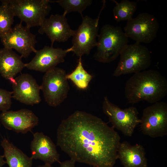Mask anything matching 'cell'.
<instances>
[{"label": "cell", "instance_id": "24", "mask_svg": "<svg viewBox=\"0 0 167 167\" xmlns=\"http://www.w3.org/2000/svg\"><path fill=\"white\" fill-rule=\"evenodd\" d=\"M12 92L0 88V110H8L12 104Z\"/></svg>", "mask_w": 167, "mask_h": 167}, {"label": "cell", "instance_id": "4", "mask_svg": "<svg viewBox=\"0 0 167 167\" xmlns=\"http://www.w3.org/2000/svg\"><path fill=\"white\" fill-rule=\"evenodd\" d=\"M120 56L119 61L113 73L114 76L144 71L151 64V56L149 50L140 43L128 44Z\"/></svg>", "mask_w": 167, "mask_h": 167}, {"label": "cell", "instance_id": "16", "mask_svg": "<svg viewBox=\"0 0 167 167\" xmlns=\"http://www.w3.org/2000/svg\"><path fill=\"white\" fill-rule=\"evenodd\" d=\"M30 149L31 157L33 159H39L45 164L50 165L61 162L60 155L55 144L49 136L42 132H36L33 134Z\"/></svg>", "mask_w": 167, "mask_h": 167}, {"label": "cell", "instance_id": "8", "mask_svg": "<svg viewBox=\"0 0 167 167\" xmlns=\"http://www.w3.org/2000/svg\"><path fill=\"white\" fill-rule=\"evenodd\" d=\"M143 134L152 138L161 137L167 134V104L159 101L145 108L140 121Z\"/></svg>", "mask_w": 167, "mask_h": 167}, {"label": "cell", "instance_id": "20", "mask_svg": "<svg viewBox=\"0 0 167 167\" xmlns=\"http://www.w3.org/2000/svg\"><path fill=\"white\" fill-rule=\"evenodd\" d=\"M93 76L84 69L81 58H79L78 64L75 69L70 73L67 74V79L71 80L79 89H87Z\"/></svg>", "mask_w": 167, "mask_h": 167}, {"label": "cell", "instance_id": "12", "mask_svg": "<svg viewBox=\"0 0 167 167\" xmlns=\"http://www.w3.org/2000/svg\"><path fill=\"white\" fill-rule=\"evenodd\" d=\"M70 52V48L64 50L54 48L53 46H45L36 50L35 56L30 62L25 63V67L31 70L45 73L63 62L66 54Z\"/></svg>", "mask_w": 167, "mask_h": 167}, {"label": "cell", "instance_id": "28", "mask_svg": "<svg viewBox=\"0 0 167 167\" xmlns=\"http://www.w3.org/2000/svg\"><path fill=\"white\" fill-rule=\"evenodd\" d=\"M1 120L0 119V126H1Z\"/></svg>", "mask_w": 167, "mask_h": 167}, {"label": "cell", "instance_id": "11", "mask_svg": "<svg viewBox=\"0 0 167 167\" xmlns=\"http://www.w3.org/2000/svg\"><path fill=\"white\" fill-rule=\"evenodd\" d=\"M22 22L17 24L10 30L1 38L4 47L14 49L22 57L26 58L32 52L37 50L36 36L32 33L30 28L23 26Z\"/></svg>", "mask_w": 167, "mask_h": 167}, {"label": "cell", "instance_id": "17", "mask_svg": "<svg viewBox=\"0 0 167 167\" xmlns=\"http://www.w3.org/2000/svg\"><path fill=\"white\" fill-rule=\"evenodd\" d=\"M118 158L124 167H147V160L143 147L136 144L131 145L125 141L120 143Z\"/></svg>", "mask_w": 167, "mask_h": 167}, {"label": "cell", "instance_id": "2", "mask_svg": "<svg viewBox=\"0 0 167 167\" xmlns=\"http://www.w3.org/2000/svg\"><path fill=\"white\" fill-rule=\"evenodd\" d=\"M124 93L130 103L145 101L153 104L160 101L166 96L167 80L158 71H143L134 73L128 79Z\"/></svg>", "mask_w": 167, "mask_h": 167}, {"label": "cell", "instance_id": "9", "mask_svg": "<svg viewBox=\"0 0 167 167\" xmlns=\"http://www.w3.org/2000/svg\"><path fill=\"white\" fill-rule=\"evenodd\" d=\"M159 28L158 21L153 15L143 12L127 21L124 32L135 42L148 44L156 37Z\"/></svg>", "mask_w": 167, "mask_h": 167}, {"label": "cell", "instance_id": "27", "mask_svg": "<svg viewBox=\"0 0 167 167\" xmlns=\"http://www.w3.org/2000/svg\"><path fill=\"white\" fill-rule=\"evenodd\" d=\"M36 167H53L51 166V165L48 164H45L44 165H39Z\"/></svg>", "mask_w": 167, "mask_h": 167}, {"label": "cell", "instance_id": "18", "mask_svg": "<svg viewBox=\"0 0 167 167\" xmlns=\"http://www.w3.org/2000/svg\"><path fill=\"white\" fill-rule=\"evenodd\" d=\"M22 58L13 49L4 47L0 49V74L11 84L16 75L25 67Z\"/></svg>", "mask_w": 167, "mask_h": 167}, {"label": "cell", "instance_id": "5", "mask_svg": "<svg viewBox=\"0 0 167 167\" xmlns=\"http://www.w3.org/2000/svg\"><path fill=\"white\" fill-rule=\"evenodd\" d=\"M15 16L30 28L40 26L51 10L49 0H7Z\"/></svg>", "mask_w": 167, "mask_h": 167}, {"label": "cell", "instance_id": "1", "mask_svg": "<svg viewBox=\"0 0 167 167\" xmlns=\"http://www.w3.org/2000/svg\"><path fill=\"white\" fill-rule=\"evenodd\" d=\"M57 145L75 162L93 167H113L120 137L113 127L85 111L77 110L63 120L57 132Z\"/></svg>", "mask_w": 167, "mask_h": 167}, {"label": "cell", "instance_id": "22", "mask_svg": "<svg viewBox=\"0 0 167 167\" xmlns=\"http://www.w3.org/2000/svg\"><path fill=\"white\" fill-rule=\"evenodd\" d=\"M1 1L2 4L0 6V38L11 29L15 16L7 0Z\"/></svg>", "mask_w": 167, "mask_h": 167}, {"label": "cell", "instance_id": "10", "mask_svg": "<svg viewBox=\"0 0 167 167\" xmlns=\"http://www.w3.org/2000/svg\"><path fill=\"white\" fill-rule=\"evenodd\" d=\"M82 17V21L78 28L75 30L72 36V46L70 48L79 58L89 54L97 44L99 16L93 19L88 16Z\"/></svg>", "mask_w": 167, "mask_h": 167}, {"label": "cell", "instance_id": "23", "mask_svg": "<svg viewBox=\"0 0 167 167\" xmlns=\"http://www.w3.org/2000/svg\"><path fill=\"white\" fill-rule=\"evenodd\" d=\"M52 3H58L64 10V14L66 15L72 12L82 13L92 2V0H58L52 1Z\"/></svg>", "mask_w": 167, "mask_h": 167}, {"label": "cell", "instance_id": "13", "mask_svg": "<svg viewBox=\"0 0 167 167\" xmlns=\"http://www.w3.org/2000/svg\"><path fill=\"white\" fill-rule=\"evenodd\" d=\"M12 98L20 102L33 105L41 101L40 86L33 77L28 73L22 74L15 78L12 84Z\"/></svg>", "mask_w": 167, "mask_h": 167}, {"label": "cell", "instance_id": "26", "mask_svg": "<svg viewBox=\"0 0 167 167\" xmlns=\"http://www.w3.org/2000/svg\"><path fill=\"white\" fill-rule=\"evenodd\" d=\"M4 158L3 155H0V167H2L6 163V161L4 159Z\"/></svg>", "mask_w": 167, "mask_h": 167}, {"label": "cell", "instance_id": "3", "mask_svg": "<svg viewBox=\"0 0 167 167\" xmlns=\"http://www.w3.org/2000/svg\"><path fill=\"white\" fill-rule=\"evenodd\" d=\"M98 38L94 57L102 63L115 60L128 44V38L122 28L109 24L102 27Z\"/></svg>", "mask_w": 167, "mask_h": 167}, {"label": "cell", "instance_id": "25", "mask_svg": "<svg viewBox=\"0 0 167 167\" xmlns=\"http://www.w3.org/2000/svg\"><path fill=\"white\" fill-rule=\"evenodd\" d=\"M75 162L74 160L70 159L60 162L59 167H75Z\"/></svg>", "mask_w": 167, "mask_h": 167}, {"label": "cell", "instance_id": "7", "mask_svg": "<svg viewBox=\"0 0 167 167\" xmlns=\"http://www.w3.org/2000/svg\"><path fill=\"white\" fill-rule=\"evenodd\" d=\"M102 109L112 127L126 136H131L135 128L140 123L139 113L135 107L132 106L122 109L111 102L106 96L104 98Z\"/></svg>", "mask_w": 167, "mask_h": 167}, {"label": "cell", "instance_id": "6", "mask_svg": "<svg viewBox=\"0 0 167 167\" xmlns=\"http://www.w3.org/2000/svg\"><path fill=\"white\" fill-rule=\"evenodd\" d=\"M66 75L63 69L56 67L44 75L41 90L49 106H57L66 98L70 89Z\"/></svg>", "mask_w": 167, "mask_h": 167}, {"label": "cell", "instance_id": "19", "mask_svg": "<svg viewBox=\"0 0 167 167\" xmlns=\"http://www.w3.org/2000/svg\"><path fill=\"white\" fill-rule=\"evenodd\" d=\"M1 146L8 167H32L33 159L28 157L6 138H3Z\"/></svg>", "mask_w": 167, "mask_h": 167}, {"label": "cell", "instance_id": "15", "mask_svg": "<svg viewBox=\"0 0 167 167\" xmlns=\"http://www.w3.org/2000/svg\"><path fill=\"white\" fill-rule=\"evenodd\" d=\"M66 15L64 13L52 15L49 18H46L40 26L38 32L46 35L51 41V46L55 41H67L74 34L75 30L69 25Z\"/></svg>", "mask_w": 167, "mask_h": 167}, {"label": "cell", "instance_id": "14", "mask_svg": "<svg viewBox=\"0 0 167 167\" xmlns=\"http://www.w3.org/2000/svg\"><path fill=\"white\" fill-rule=\"evenodd\" d=\"M0 119L1 123L6 129L23 134L31 131L39 122V118L35 113L25 109L2 112Z\"/></svg>", "mask_w": 167, "mask_h": 167}, {"label": "cell", "instance_id": "21", "mask_svg": "<svg viewBox=\"0 0 167 167\" xmlns=\"http://www.w3.org/2000/svg\"><path fill=\"white\" fill-rule=\"evenodd\" d=\"M137 7V2L123 0L117 3L113 10V17L117 22L131 19Z\"/></svg>", "mask_w": 167, "mask_h": 167}]
</instances>
